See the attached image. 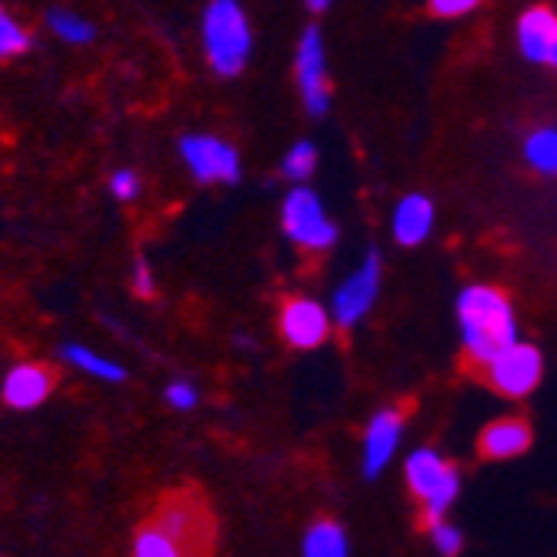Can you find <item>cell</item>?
Instances as JSON below:
<instances>
[{
  "mask_svg": "<svg viewBox=\"0 0 557 557\" xmlns=\"http://www.w3.org/2000/svg\"><path fill=\"white\" fill-rule=\"evenodd\" d=\"M284 234L308 250H327L337 240V227L327 218L314 190L294 187L284 200Z\"/></svg>",
  "mask_w": 557,
  "mask_h": 557,
  "instance_id": "5",
  "label": "cell"
},
{
  "mask_svg": "<svg viewBox=\"0 0 557 557\" xmlns=\"http://www.w3.org/2000/svg\"><path fill=\"white\" fill-rule=\"evenodd\" d=\"M314 168H318V150H314L311 140L294 144V147H290V154L284 158V174H287L290 181H304Z\"/></svg>",
  "mask_w": 557,
  "mask_h": 557,
  "instance_id": "22",
  "label": "cell"
},
{
  "mask_svg": "<svg viewBox=\"0 0 557 557\" xmlns=\"http://www.w3.org/2000/svg\"><path fill=\"white\" fill-rule=\"evenodd\" d=\"M431 224H434V205L424 194L404 197L397 205V211H394V237L404 247L421 244L431 234Z\"/></svg>",
  "mask_w": 557,
  "mask_h": 557,
  "instance_id": "15",
  "label": "cell"
},
{
  "mask_svg": "<svg viewBox=\"0 0 557 557\" xmlns=\"http://www.w3.org/2000/svg\"><path fill=\"white\" fill-rule=\"evenodd\" d=\"M308 4H311V11H324L331 0H308Z\"/></svg>",
  "mask_w": 557,
  "mask_h": 557,
  "instance_id": "28",
  "label": "cell"
},
{
  "mask_svg": "<svg viewBox=\"0 0 557 557\" xmlns=\"http://www.w3.org/2000/svg\"><path fill=\"white\" fill-rule=\"evenodd\" d=\"M34 47V37L24 24H17L4 8H0V61H14L24 58Z\"/></svg>",
  "mask_w": 557,
  "mask_h": 557,
  "instance_id": "19",
  "label": "cell"
},
{
  "mask_svg": "<svg viewBox=\"0 0 557 557\" xmlns=\"http://www.w3.org/2000/svg\"><path fill=\"white\" fill-rule=\"evenodd\" d=\"M131 290H134L140 300H150V297L158 294V274H154V268H150L144 258H137L134 268H131Z\"/></svg>",
  "mask_w": 557,
  "mask_h": 557,
  "instance_id": "23",
  "label": "cell"
},
{
  "mask_svg": "<svg viewBox=\"0 0 557 557\" xmlns=\"http://www.w3.org/2000/svg\"><path fill=\"white\" fill-rule=\"evenodd\" d=\"M304 554L308 557H344L347 554V537L337 524L318 521L308 537H304Z\"/></svg>",
  "mask_w": 557,
  "mask_h": 557,
  "instance_id": "18",
  "label": "cell"
},
{
  "mask_svg": "<svg viewBox=\"0 0 557 557\" xmlns=\"http://www.w3.org/2000/svg\"><path fill=\"white\" fill-rule=\"evenodd\" d=\"M164 400L171 404L174 411H194V408H197V400H200V394H197V387H194L190 381H171V384L164 387Z\"/></svg>",
  "mask_w": 557,
  "mask_h": 557,
  "instance_id": "24",
  "label": "cell"
},
{
  "mask_svg": "<svg viewBox=\"0 0 557 557\" xmlns=\"http://www.w3.org/2000/svg\"><path fill=\"white\" fill-rule=\"evenodd\" d=\"M518 40H521V50L528 61L557 67V17L547 8H531L521 17Z\"/></svg>",
  "mask_w": 557,
  "mask_h": 557,
  "instance_id": "12",
  "label": "cell"
},
{
  "mask_svg": "<svg viewBox=\"0 0 557 557\" xmlns=\"http://www.w3.org/2000/svg\"><path fill=\"white\" fill-rule=\"evenodd\" d=\"M177 150H181L187 171L194 174V181H200V184H234L240 177L237 150L221 137L187 134V137H181Z\"/></svg>",
  "mask_w": 557,
  "mask_h": 557,
  "instance_id": "6",
  "label": "cell"
},
{
  "mask_svg": "<svg viewBox=\"0 0 557 557\" xmlns=\"http://www.w3.org/2000/svg\"><path fill=\"white\" fill-rule=\"evenodd\" d=\"M58 354H61V361H67L74 371H81V374H87V377L108 381V384H121V381L127 377V371H124L117 361L104 358V354L94 350V347H87V344L67 341V344L58 347Z\"/></svg>",
  "mask_w": 557,
  "mask_h": 557,
  "instance_id": "16",
  "label": "cell"
},
{
  "mask_svg": "<svg viewBox=\"0 0 557 557\" xmlns=\"http://www.w3.org/2000/svg\"><path fill=\"white\" fill-rule=\"evenodd\" d=\"M327 311L321 304L308 300V297H297V300H287L284 311H281V334L290 347L297 350H311L318 344L327 341Z\"/></svg>",
  "mask_w": 557,
  "mask_h": 557,
  "instance_id": "11",
  "label": "cell"
},
{
  "mask_svg": "<svg viewBox=\"0 0 557 557\" xmlns=\"http://www.w3.org/2000/svg\"><path fill=\"white\" fill-rule=\"evenodd\" d=\"M131 554H134V557H181L177 544H174L164 531H158L150 521L134 534Z\"/></svg>",
  "mask_w": 557,
  "mask_h": 557,
  "instance_id": "21",
  "label": "cell"
},
{
  "mask_svg": "<svg viewBox=\"0 0 557 557\" xmlns=\"http://www.w3.org/2000/svg\"><path fill=\"white\" fill-rule=\"evenodd\" d=\"M528 161L534 164V171L541 174H557V131L554 127H544V131H534L528 137Z\"/></svg>",
  "mask_w": 557,
  "mask_h": 557,
  "instance_id": "20",
  "label": "cell"
},
{
  "mask_svg": "<svg viewBox=\"0 0 557 557\" xmlns=\"http://www.w3.org/2000/svg\"><path fill=\"white\" fill-rule=\"evenodd\" d=\"M108 187H111V194L117 197V200H137L140 197V177L131 171V168H124V171H114L111 174V181H108Z\"/></svg>",
  "mask_w": 557,
  "mask_h": 557,
  "instance_id": "25",
  "label": "cell"
},
{
  "mask_svg": "<svg viewBox=\"0 0 557 557\" xmlns=\"http://www.w3.org/2000/svg\"><path fill=\"white\" fill-rule=\"evenodd\" d=\"M297 81L304 104L314 117H324L331 108V87H327V64H324V40L318 27H308L297 47Z\"/></svg>",
  "mask_w": 557,
  "mask_h": 557,
  "instance_id": "8",
  "label": "cell"
},
{
  "mask_svg": "<svg viewBox=\"0 0 557 557\" xmlns=\"http://www.w3.org/2000/svg\"><path fill=\"white\" fill-rule=\"evenodd\" d=\"M158 531H164L181 554H197L211 547V515L205 511V504L194 497H168L158 515L150 518Z\"/></svg>",
  "mask_w": 557,
  "mask_h": 557,
  "instance_id": "4",
  "label": "cell"
},
{
  "mask_svg": "<svg viewBox=\"0 0 557 557\" xmlns=\"http://www.w3.org/2000/svg\"><path fill=\"white\" fill-rule=\"evenodd\" d=\"M431 537H434V547H437L441 554H458V550H461V541H465L458 528H450V524H444V521L431 524Z\"/></svg>",
  "mask_w": 557,
  "mask_h": 557,
  "instance_id": "26",
  "label": "cell"
},
{
  "mask_svg": "<svg viewBox=\"0 0 557 557\" xmlns=\"http://www.w3.org/2000/svg\"><path fill=\"white\" fill-rule=\"evenodd\" d=\"M400 414L397 411H381L374 414V421L368 424V434H364V478H377L391 454L400 441Z\"/></svg>",
  "mask_w": 557,
  "mask_h": 557,
  "instance_id": "14",
  "label": "cell"
},
{
  "mask_svg": "<svg viewBox=\"0 0 557 557\" xmlns=\"http://www.w3.org/2000/svg\"><path fill=\"white\" fill-rule=\"evenodd\" d=\"M458 324L468 354L478 364H487L504 347L518 341V321L504 290L478 284L458 297Z\"/></svg>",
  "mask_w": 557,
  "mask_h": 557,
  "instance_id": "1",
  "label": "cell"
},
{
  "mask_svg": "<svg viewBox=\"0 0 557 557\" xmlns=\"http://www.w3.org/2000/svg\"><path fill=\"white\" fill-rule=\"evenodd\" d=\"M541 371H544V361H541V350L531 347V344H511L504 347L497 358L487 361V377L491 384L508 394V397H524L537 387L541 381Z\"/></svg>",
  "mask_w": 557,
  "mask_h": 557,
  "instance_id": "7",
  "label": "cell"
},
{
  "mask_svg": "<svg viewBox=\"0 0 557 557\" xmlns=\"http://www.w3.org/2000/svg\"><path fill=\"white\" fill-rule=\"evenodd\" d=\"M381 287V258L368 255L364 264L350 274V281H344L334 294V318L341 327H354L368 311L377 297Z\"/></svg>",
  "mask_w": 557,
  "mask_h": 557,
  "instance_id": "9",
  "label": "cell"
},
{
  "mask_svg": "<svg viewBox=\"0 0 557 557\" xmlns=\"http://www.w3.org/2000/svg\"><path fill=\"white\" fill-rule=\"evenodd\" d=\"M478 8V0H431V11L437 17H461Z\"/></svg>",
  "mask_w": 557,
  "mask_h": 557,
  "instance_id": "27",
  "label": "cell"
},
{
  "mask_svg": "<svg viewBox=\"0 0 557 557\" xmlns=\"http://www.w3.org/2000/svg\"><path fill=\"white\" fill-rule=\"evenodd\" d=\"M50 394H54V374L34 361L14 364L0 381V397L11 411H37Z\"/></svg>",
  "mask_w": 557,
  "mask_h": 557,
  "instance_id": "10",
  "label": "cell"
},
{
  "mask_svg": "<svg viewBox=\"0 0 557 557\" xmlns=\"http://www.w3.org/2000/svg\"><path fill=\"white\" fill-rule=\"evenodd\" d=\"M44 21H47L50 34H54L61 44H71V47L94 44V37H97V27L71 8H50Z\"/></svg>",
  "mask_w": 557,
  "mask_h": 557,
  "instance_id": "17",
  "label": "cell"
},
{
  "mask_svg": "<svg viewBox=\"0 0 557 557\" xmlns=\"http://www.w3.org/2000/svg\"><path fill=\"white\" fill-rule=\"evenodd\" d=\"M200 30H205V54L211 71L218 77H237L247 67L250 47H255L244 8L237 0H211Z\"/></svg>",
  "mask_w": 557,
  "mask_h": 557,
  "instance_id": "2",
  "label": "cell"
},
{
  "mask_svg": "<svg viewBox=\"0 0 557 557\" xmlns=\"http://www.w3.org/2000/svg\"><path fill=\"white\" fill-rule=\"evenodd\" d=\"M408 484L424 500L428 524H437L441 515L450 508V500L458 497V471H454L437 450H414L408 461Z\"/></svg>",
  "mask_w": 557,
  "mask_h": 557,
  "instance_id": "3",
  "label": "cell"
},
{
  "mask_svg": "<svg viewBox=\"0 0 557 557\" xmlns=\"http://www.w3.org/2000/svg\"><path fill=\"white\" fill-rule=\"evenodd\" d=\"M531 447V424L521 418H500L481 431L478 450L491 461H511Z\"/></svg>",
  "mask_w": 557,
  "mask_h": 557,
  "instance_id": "13",
  "label": "cell"
}]
</instances>
